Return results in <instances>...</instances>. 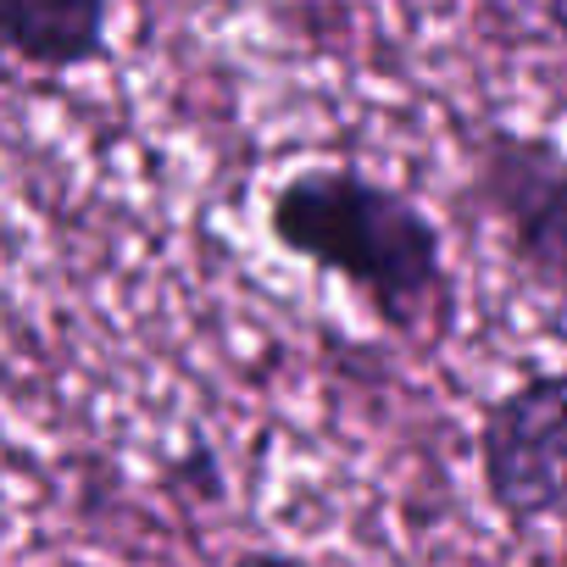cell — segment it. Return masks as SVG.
<instances>
[{"instance_id":"cell-1","label":"cell","mask_w":567,"mask_h":567,"mask_svg":"<svg viewBox=\"0 0 567 567\" xmlns=\"http://www.w3.org/2000/svg\"><path fill=\"white\" fill-rule=\"evenodd\" d=\"M267 234L296 261L334 272L390 334H417L451 323L456 284L445 267L440 223L395 184L329 162L301 167L267 195Z\"/></svg>"},{"instance_id":"cell-2","label":"cell","mask_w":567,"mask_h":567,"mask_svg":"<svg viewBox=\"0 0 567 567\" xmlns=\"http://www.w3.org/2000/svg\"><path fill=\"white\" fill-rule=\"evenodd\" d=\"M473 200L501 223L534 290L567 301V151L550 134L489 123L473 140Z\"/></svg>"},{"instance_id":"cell-3","label":"cell","mask_w":567,"mask_h":567,"mask_svg":"<svg viewBox=\"0 0 567 567\" xmlns=\"http://www.w3.org/2000/svg\"><path fill=\"white\" fill-rule=\"evenodd\" d=\"M478 478L506 528L567 517V368H545L484 401Z\"/></svg>"},{"instance_id":"cell-4","label":"cell","mask_w":567,"mask_h":567,"mask_svg":"<svg viewBox=\"0 0 567 567\" xmlns=\"http://www.w3.org/2000/svg\"><path fill=\"white\" fill-rule=\"evenodd\" d=\"M0 34L23 68L84 73L112 56V7L106 0H7Z\"/></svg>"},{"instance_id":"cell-5","label":"cell","mask_w":567,"mask_h":567,"mask_svg":"<svg viewBox=\"0 0 567 567\" xmlns=\"http://www.w3.org/2000/svg\"><path fill=\"white\" fill-rule=\"evenodd\" d=\"M228 567H312V561H301L290 550H272V545H256V550H239Z\"/></svg>"},{"instance_id":"cell-6","label":"cell","mask_w":567,"mask_h":567,"mask_svg":"<svg viewBox=\"0 0 567 567\" xmlns=\"http://www.w3.org/2000/svg\"><path fill=\"white\" fill-rule=\"evenodd\" d=\"M539 18H545V23H556V29H567V12H561V7H545Z\"/></svg>"}]
</instances>
